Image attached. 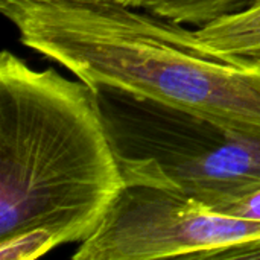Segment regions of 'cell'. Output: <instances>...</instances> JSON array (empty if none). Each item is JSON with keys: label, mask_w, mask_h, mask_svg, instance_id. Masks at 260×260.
Returning <instances> with one entry per match:
<instances>
[{"label": "cell", "mask_w": 260, "mask_h": 260, "mask_svg": "<svg viewBox=\"0 0 260 260\" xmlns=\"http://www.w3.org/2000/svg\"><path fill=\"white\" fill-rule=\"evenodd\" d=\"M0 11L23 46L94 90L260 136V70L216 56L186 24L117 0H0Z\"/></svg>", "instance_id": "7a4b0ae2"}, {"label": "cell", "mask_w": 260, "mask_h": 260, "mask_svg": "<svg viewBox=\"0 0 260 260\" xmlns=\"http://www.w3.org/2000/svg\"><path fill=\"white\" fill-rule=\"evenodd\" d=\"M126 180L98 93L78 78L0 55V259L82 244Z\"/></svg>", "instance_id": "6da1fadb"}, {"label": "cell", "mask_w": 260, "mask_h": 260, "mask_svg": "<svg viewBox=\"0 0 260 260\" xmlns=\"http://www.w3.org/2000/svg\"><path fill=\"white\" fill-rule=\"evenodd\" d=\"M256 0H142L139 6L197 29L250 8Z\"/></svg>", "instance_id": "8992f818"}, {"label": "cell", "mask_w": 260, "mask_h": 260, "mask_svg": "<svg viewBox=\"0 0 260 260\" xmlns=\"http://www.w3.org/2000/svg\"><path fill=\"white\" fill-rule=\"evenodd\" d=\"M195 30L200 43L216 56L260 70V0Z\"/></svg>", "instance_id": "5b68a950"}, {"label": "cell", "mask_w": 260, "mask_h": 260, "mask_svg": "<svg viewBox=\"0 0 260 260\" xmlns=\"http://www.w3.org/2000/svg\"><path fill=\"white\" fill-rule=\"evenodd\" d=\"M213 210H218L221 213H227L232 216L260 221V186L244 193L242 197L236 198L235 201L227 203L225 206H222L219 209H213Z\"/></svg>", "instance_id": "52a82bcc"}, {"label": "cell", "mask_w": 260, "mask_h": 260, "mask_svg": "<svg viewBox=\"0 0 260 260\" xmlns=\"http://www.w3.org/2000/svg\"><path fill=\"white\" fill-rule=\"evenodd\" d=\"M117 2H120V3H123V5H129V6H139V3H140L142 0H117Z\"/></svg>", "instance_id": "ba28073f"}, {"label": "cell", "mask_w": 260, "mask_h": 260, "mask_svg": "<svg viewBox=\"0 0 260 260\" xmlns=\"http://www.w3.org/2000/svg\"><path fill=\"white\" fill-rule=\"evenodd\" d=\"M260 259V221L213 210L189 197L126 184L73 260Z\"/></svg>", "instance_id": "277c9868"}, {"label": "cell", "mask_w": 260, "mask_h": 260, "mask_svg": "<svg viewBox=\"0 0 260 260\" xmlns=\"http://www.w3.org/2000/svg\"><path fill=\"white\" fill-rule=\"evenodd\" d=\"M126 184L219 209L260 186V136L129 93L96 90Z\"/></svg>", "instance_id": "3957f363"}]
</instances>
